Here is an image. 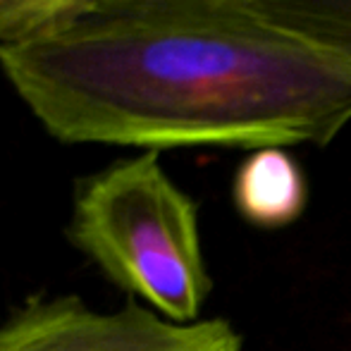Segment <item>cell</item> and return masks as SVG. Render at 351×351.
Segmentation results:
<instances>
[{
  "label": "cell",
  "instance_id": "obj_1",
  "mask_svg": "<svg viewBox=\"0 0 351 351\" xmlns=\"http://www.w3.org/2000/svg\"><path fill=\"white\" fill-rule=\"evenodd\" d=\"M0 70L65 143L325 146L351 122V65L237 0H84L0 43Z\"/></svg>",
  "mask_w": 351,
  "mask_h": 351
},
{
  "label": "cell",
  "instance_id": "obj_2",
  "mask_svg": "<svg viewBox=\"0 0 351 351\" xmlns=\"http://www.w3.org/2000/svg\"><path fill=\"white\" fill-rule=\"evenodd\" d=\"M67 237L112 285L177 323L199 320L213 282L196 204L158 151L125 158L77 184Z\"/></svg>",
  "mask_w": 351,
  "mask_h": 351
},
{
  "label": "cell",
  "instance_id": "obj_3",
  "mask_svg": "<svg viewBox=\"0 0 351 351\" xmlns=\"http://www.w3.org/2000/svg\"><path fill=\"white\" fill-rule=\"evenodd\" d=\"M0 351H241L227 320L177 323L141 304L101 311L74 294L32 296L0 323Z\"/></svg>",
  "mask_w": 351,
  "mask_h": 351
},
{
  "label": "cell",
  "instance_id": "obj_4",
  "mask_svg": "<svg viewBox=\"0 0 351 351\" xmlns=\"http://www.w3.org/2000/svg\"><path fill=\"white\" fill-rule=\"evenodd\" d=\"M308 186L299 162L282 148L254 151L234 177V206L246 222L265 230L291 225L304 213Z\"/></svg>",
  "mask_w": 351,
  "mask_h": 351
},
{
  "label": "cell",
  "instance_id": "obj_5",
  "mask_svg": "<svg viewBox=\"0 0 351 351\" xmlns=\"http://www.w3.org/2000/svg\"><path fill=\"white\" fill-rule=\"evenodd\" d=\"M270 27L351 65V0H237Z\"/></svg>",
  "mask_w": 351,
  "mask_h": 351
},
{
  "label": "cell",
  "instance_id": "obj_6",
  "mask_svg": "<svg viewBox=\"0 0 351 351\" xmlns=\"http://www.w3.org/2000/svg\"><path fill=\"white\" fill-rule=\"evenodd\" d=\"M84 0H0V43L41 29Z\"/></svg>",
  "mask_w": 351,
  "mask_h": 351
}]
</instances>
